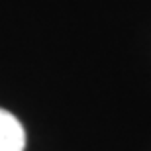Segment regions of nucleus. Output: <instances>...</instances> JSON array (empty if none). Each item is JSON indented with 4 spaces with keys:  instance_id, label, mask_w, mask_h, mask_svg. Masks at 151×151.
<instances>
[{
    "instance_id": "nucleus-1",
    "label": "nucleus",
    "mask_w": 151,
    "mask_h": 151,
    "mask_svg": "<svg viewBox=\"0 0 151 151\" xmlns=\"http://www.w3.org/2000/svg\"><path fill=\"white\" fill-rule=\"evenodd\" d=\"M26 129L22 122L8 110L0 108V151H24Z\"/></svg>"
}]
</instances>
